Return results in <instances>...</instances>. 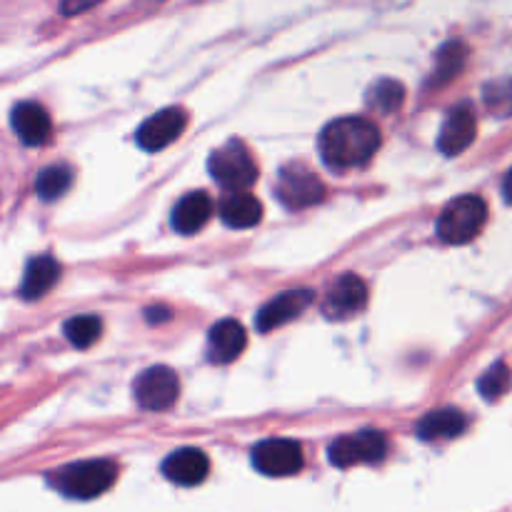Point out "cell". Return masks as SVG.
<instances>
[{"label": "cell", "mask_w": 512, "mask_h": 512, "mask_svg": "<svg viewBox=\"0 0 512 512\" xmlns=\"http://www.w3.org/2000/svg\"><path fill=\"white\" fill-rule=\"evenodd\" d=\"M380 148V130L368 118H340L320 133V155L333 170L360 168Z\"/></svg>", "instance_id": "6da1fadb"}, {"label": "cell", "mask_w": 512, "mask_h": 512, "mask_svg": "<svg viewBox=\"0 0 512 512\" xmlns=\"http://www.w3.org/2000/svg\"><path fill=\"white\" fill-rule=\"evenodd\" d=\"M118 478V465L110 460H85L50 475V485L70 500H93L108 493Z\"/></svg>", "instance_id": "7a4b0ae2"}, {"label": "cell", "mask_w": 512, "mask_h": 512, "mask_svg": "<svg viewBox=\"0 0 512 512\" xmlns=\"http://www.w3.org/2000/svg\"><path fill=\"white\" fill-rule=\"evenodd\" d=\"M488 220V203L480 195L450 200L438 218V235L448 245H465L480 235Z\"/></svg>", "instance_id": "3957f363"}, {"label": "cell", "mask_w": 512, "mask_h": 512, "mask_svg": "<svg viewBox=\"0 0 512 512\" xmlns=\"http://www.w3.org/2000/svg\"><path fill=\"white\" fill-rule=\"evenodd\" d=\"M210 175L223 185L228 193H248L250 185L258 180V163L240 140H228L223 148L210 155Z\"/></svg>", "instance_id": "277c9868"}, {"label": "cell", "mask_w": 512, "mask_h": 512, "mask_svg": "<svg viewBox=\"0 0 512 512\" xmlns=\"http://www.w3.org/2000/svg\"><path fill=\"white\" fill-rule=\"evenodd\" d=\"M330 463L335 468H355V465H378L388 455V438L378 430H360L343 435L328 450Z\"/></svg>", "instance_id": "5b68a950"}, {"label": "cell", "mask_w": 512, "mask_h": 512, "mask_svg": "<svg viewBox=\"0 0 512 512\" xmlns=\"http://www.w3.org/2000/svg\"><path fill=\"white\" fill-rule=\"evenodd\" d=\"M133 395L140 408L160 413V410H168L175 405L180 395V380L170 368L155 365V368H148L145 373L138 375L133 385Z\"/></svg>", "instance_id": "8992f818"}, {"label": "cell", "mask_w": 512, "mask_h": 512, "mask_svg": "<svg viewBox=\"0 0 512 512\" xmlns=\"http://www.w3.org/2000/svg\"><path fill=\"white\" fill-rule=\"evenodd\" d=\"M275 195H278V200L285 208L300 210L320 203L325 198V185L318 175L310 173L303 165H288L280 173L278 185H275Z\"/></svg>", "instance_id": "52a82bcc"}, {"label": "cell", "mask_w": 512, "mask_h": 512, "mask_svg": "<svg viewBox=\"0 0 512 512\" xmlns=\"http://www.w3.org/2000/svg\"><path fill=\"white\" fill-rule=\"evenodd\" d=\"M253 465L270 478H288L303 468V448L295 440L270 438L253 450Z\"/></svg>", "instance_id": "ba28073f"}, {"label": "cell", "mask_w": 512, "mask_h": 512, "mask_svg": "<svg viewBox=\"0 0 512 512\" xmlns=\"http://www.w3.org/2000/svg\"><path fill=\"white\" fill-rule=\"evenodd\" d=\"M185 125H188V115L183 108H165L160 113L150 115L143 125L135 133V140L143 150H163L168 145H173L175 140L183 135Z\"/></svg>", "instance_id": "9c48e42d"}, {"label": "cell", "mask_w": 512, "mask_h": 512, "mask_svg": "<svg viewBox=\"0 0 512 512\" xmlns=\"http://www.w3.org/2000/svg\"><path fill=\"white\" fill-rule=\"evenodd\" d=\"M475 135H478V118H475L473 105H458L443 120V128H440L438 135L440 153L460 155L473 145Z\"/></svg>", "instance_id": "30bf717a"}, {"label": "cell", "mask_w": 512, "mask_h": 512, "mask_svg": "<svg viewBox=\"0 0 512 512\" xmlns=\"http://www.w3.org/2000/svg\"><path fill=\"white\" fill-rule=\"evenodd\" d=\"M365 303H368V285L363 283V278H358V275H343V278L335 280L333 288L325 295L323 313L330 320H345L360 313L365 308Z\"/></svg>", "instance_id": "8fae6325"}, {"label": "cell", "mask_w": 512, "mask_h": 512, "mask_svg": "<svg viewBox=\"0 0 512 512\" xmlns=\"http://www.w3.org/2000/svg\"><path fill=\"white\" fill-rule=\"evenodd\" d=\"M315 295L310 290H288V293L278 295L270 303H265L260 308L255 325H258L260 333H270L275 328H283L285 323L295 320L298 315H303L308 310V305L313 303Z\"/></svg>", "instance_id": "7c38bea8"}, {"label": "cell", "mask_w": 512, "mask_h": 512, "mask_svg": "<svg viewBox=\"0 0 512 512\" xmlns=\"http://www.w3.org/2000/svg\"><path fill=\"white\" fill-rule=\"evenodd\" d=\"M10 125H13L20 143L30 145V148L48 143L50 133H53V120H50L48 110L38 103H30V100L15 105L13 113H10Z\"/></svg>", "instance_id": "4fadbf2b"}, {"label": "cell", "mask_w": 512, "mask_h": 512, "mask_svg": "<svg viewBox=\"0 0 512 512\" xmlns=\"http://www.w3.org/2000/svg\"><path fill=\"white\" fill-rule=\"evenodd\" d=\"M165 478L173 480L175 485H185V488H193L200 485L210 473L208 455L198 448H183L175 450L165 458L163 463Z\"/></svg>", "instance_id": "5bb4252c"}, {"label": "cell", "mask_w": 512, "mask_h": 512, "mask_svg": "<svg viewBox=\"0 0 512 512\" xmlns=\"http://www.w3.org/2000/svg\"><path fill=\"white\" fill-rule=\"evenodd\" d=\"M248 345V333H245L243 325L238 320H220L218 325H213L208 333V360L213 363H233L235 358H240Z\"/></svg>", "instance_id": "9a60e30c"}, {"label": "cell", "mask_w": 512, "mask_h": 512, "mask_svg": "<svg viewBox=\"0 0 512 512\" xmlns=\"http://www.w3.org/2000/svg\"><path fill=\"white\" fill-rule=\"evenodd\" d=\"M213 215V200L208 193H188L173 210V228L183 235H193L205 228Z\"/></svg>", "instance_id": "2e32d148"}, {"label": "cell", "mask_w": 512, "mask_h": 512, "mask_svg": "<svg viewBox=\"0 0 512 512\" xmlns=\"http://www.w3.org/2000/svg\"><path fill=\"white\" fill-rule=\"evenodd\" d=\"M220 218L228 228L245 230L263 220V203L250 193H228L220 200Z\"/></svg>", "instance_id": "e0dca14e"}, {"label": "cell", "mask_w": 512, "mask_h": 512, "mask_svg": "<svg viewBox=\"0 0 512 512\" xmlns=\"http://www.w3.org/2000/svg\"><path fill=\"white\" fill-rule=\"evenodd\" d=\"M60 265L58 260L50 255H38L28 263L23 275V285H20V298L23 300H38L58 283Z\"/></svg>", "instance_id": "ac0fdd59"}, {"label": "cell", "mask_w": 512, "mask_h": 512, "mask_svg": "<svg viewBox=\"0 0 512 512\" xmlns=\"http://www.w3.org/2000/svg\"><path fill=\"white\" fill-rule=\"evenodd\" d=\"M468 428V418L455 408H443L428 413L418 425V438L425 443H435V440H450L458 438Z\"/></svg>", "instance_id": "d6986e66"}, {"label": "cell", "mask_w": 512, "mask_h": 512, "mask_svg": "<svg viewBox=\"0 0 512 512\" xmlns=\"http://www.w3.org/2000/svg\"><path fill=\"white\" fill-rule=\"evenodd\" d=\"M73 185V170L68 165H50L35 178V193L43 200H58Z\"/></svg>", "instance_id": "ffe728a7"}, {"label": "cell", "mask_w": 512, "mask_h": 512, "mask_svg": "<svg viewBox=\"0 0 512 512\" xmlns=\"http://www.w3.org/2000/svg\"><path fill=\"white\" fill-rule=\"evenodd\" d=\"M65 338L75 345L78 350H88L90 345H95L103 335V323H100L98 315H75L65 323Z\"/></svg>", "instance_id": "44dd1931"}, {"label": "cell", "mask_w": 512, "mask_h": 512, "mask_svg": "<svg viewBox=\"0 0 512 512\" xmlns=\"http://www.w3.org/2000/svg\"><path fill=\"white\" fill-rule=\"evenodd\" d=\"M465 58H468V48H465L463 43L453 40V43L445 45L438 55V68H435L433 73V85L450 83V80L463 70Z\"/></svg>", "instance_id": "7402d4cb"}, {"label": "cell", "mask_w": 512, "mask_h": 512, "mask_svg": "<svg viewBox=\"0 0 512 512\" xmlns=\"http://www.w3.org/2000/svg\"><path fill=\"white\" fill-rule=\"evenodd\" d=\"M405 100V88L398 83V80H378L373 88L368 90V105L370 108L380 110V113H393L403 105Z\"/></svg>", "instance_id": "603a6c76"}, {"label": "cell", "mask_w": 512, "mask_h": 512, "mask_svg": "<svg viewBox=\"0 0 512 512\" xmlns=\"http://www.w3.org/2000/svg\"><path fill=\"white\" fill-rule=\"evenodd\" d=\"M512 385V375L510 368L505 363H495L488 373H483L480 378L478 390L485 400H498L500 395H505Z\"/></svg>", "instance_id": "cb8c5ba5"}, {"label": "cell", "mask_w": 512, "mask_h": 512, "mask_svg": "<svg viewBox=\"0 0 512 512\" xmlns=\"http://www.w3.org/2000/svg\"><path fill=\"white\" fill-rule=\"evenodd\" d=\"M485 100H488V108L498 115L512 113V80L508 83H495L485 90Z\"/></svg>", "instance_id": "d4e9b609"}, {"label": "cell", "mask_w": 512, "mask_h": 512, "mask_svg": "<svg viewBox=\"0 0 512 512\" xmlns=\"http://www.w3.org/2000/svg\"><path fill=\"white\" fill-rule=\"evenodd\" d=\"M503 195H505V200L512 205V170L505 175V180H503Z\"/></svg>", "instance_id": "484cf974"}]
</instances>
